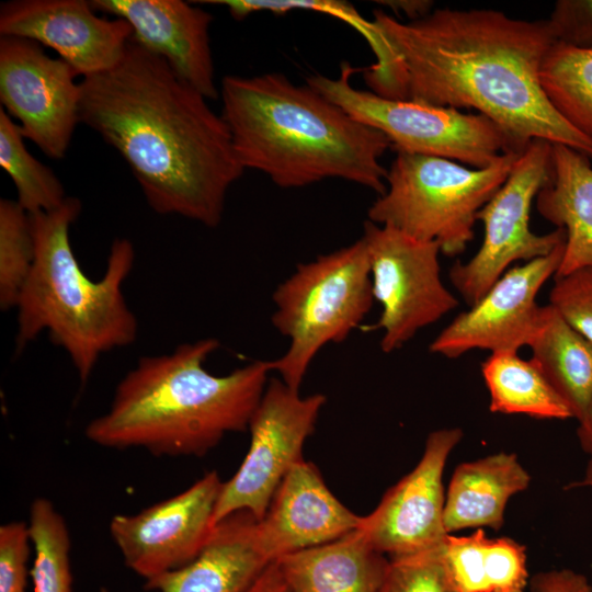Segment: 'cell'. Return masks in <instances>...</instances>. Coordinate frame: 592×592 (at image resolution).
<instances>
[{
    "label": "cell",
    "instance_id": "obj_32",
    "mask_svg": "<svg viewBox=\"0 0 592 592\" xmlns=\"http://www.w3.org/2000/svg\"><path fill=\"white\" fill-rule=\"evenodd\" d=\"M548 304L592 342V269H580L555 276Z\"/></svg>",
    "mask_w": 592,
    "mask_h": 592
},
{
    "label": "cell",
    "instance_id": "obj_33",
    "mask_svg": "<svg viewBox=\"0 0 592 592\" xmlns=\"http://www.w3.org/2000/svg\"><path fill=\"white\" fill-rule=\"evenodd\" d=\"M31 536L24 522L0 526V592H26Z\"/></svg>",
    "mask_w": 592,
    "mask_h": 592
},
{
    "label": "cell",
    "instance_id": "obj_8",
    "mask_svg": "<svg viewBox=\"0 0 592 592\" xmlns=\"http://www.w3.org/2000/svg\"><path fill=\"white\" fill-rule=\"evenodd\" d=\"M355 71L360 69L343 62L337 79L311 75L306 80L352 117L383 133L397 152L434 156L485 168L504 153L523 151L485 115L379 96L352 86Z\"/></svg>",
    "mask_w": 592,
    "mask_h": 592
},
{
    "label": "cell",
    "instance_id": "obj_2",
    "mask_svg": "<svg viewBox=\"0 0 592 592\" xmlns=\"http://www.w3.org/2000/svg\"><path fill=\"white\" fill-rule=\"evenodd\" d=\"M80 83V123L125 160L152 210L216 227L243 174L229 128L159 56L129 41Z\"/></svg>",
    "mask_w": 592,
    "mask_h": 592
},
{
    "label": "cell",
    "instance_id": "obj_26",
    "mask_svg": "<svg viewBox=\"0 0 592 592\" xmlns=\"http://www.w3.org/2000/svg\"><path fill=\"white\" fill-rule=\"evenodd\" d=\"M539 80L554 109L592 140V49L555 43L543 60Z\"/></svg>",
    "mask_w": 592,
    "mask_h": 592
},
{
    "label": "cell",
    "instance_id": "obj_23",
    "mask_svg": "<svg viewBox=\"0 0 592 592\" xmlns=\"http://www.w3.org/2000/svg\"><path fill=\"white\" fill-rule=\"evenodd\" d=\"M528 346L530 360L581 422L592 406V342L548 304Z\"/></svg>",
    "mask_w": 592,
    "mask_h": 592
},
{
    "label": "cell",
    "instance_id": "obj_19",
    "mask_svg": "<svg viewBox=\"0 0 592 592\" xmlns=\"http://www.w3.org/2000/svg\"><path fill=\"white\" fill-rule=\"evenodd\" d=\"M271 561L262 549L258 520L235 512L217 524L195 559L146 581L157 592H244Z\"/></svg>",
    "mask_w": 592,
    "mask_h": 592
},
{
    "label": "cell",
    "instance_id": "obj_5",
    "mask_svg": "<svg viewBox=\"0 0 592 592\" xmlns=\"http://www.w3.org/2000/svg\"><path fill=\"white\" fill-rule=\"evenodd\" d=\"M80 212L79 198L67 196L56 209L30 214L35 260L16 305L15 348L21 352L46 331L84 384L101 355L135 342L138 321L122 289L134 265L133 243L115 239L104 274L90 278L70 242V227Z\"/></svg>",
    "mask_w": 592,
    "mask_h": 592
},
{
    "label": "cell",
    "instance_id": "obj_7",
    "mask_svg": "<svg viewBox=\"0 0 592 592\" xmlns=\"http://www.w3.org/2000/svg\"><path fill=\"white\" fill-rule=\"evenodd\" d=\"M374 296L362 238L349 247L297 266L273 293L272 323L289 339L287 351L270 361L282 380L298 390L317 353L343 340L371 310Z\"/></svg>",
    "mask_w": 592,
    "mask_h": 592
},
{
    "label": "cell",
    "instance_id": "obj_16",
    "mask_svg": "<svg viewBox=\"0 0 592 592\" xmlns=\"http://www.w3.org/2000/svg\"><path fill=\"white\" fill-rule=\"evenodd\" d=\"M96 13L86 0H11L0 5V35L49 47L86 77L112 68L133 35L126 21Z\"/></svg>",
    "mask_w": 592,
    "mask_h": 592
},
{
    "label": "cell",
    "instance_id": "obj_17",
    "mask_svg": "<svg viewBox=\"0 0 592 592\" xmlns=\"http://www.w3.org/2000/svg\"><path fill=\"white\" fill-rule=\"evenodd\" d=\"M96 12L126 21L132 41L161 57L207 100L218 99L209 43L213 16L182 0H91Z\"/></svg>",
    "mask_w": 592,
    "mask_h": 592
},
{
    "label": "cell",
    "instance_id": "obj_11",
    "mask_svg": "<svg viewBox=\"0 0 592 592\" xmlns=\"http://www.w3.org/2000/svg\"><path fill=\"white\" fill-rule=\"evenodd\" d=\"M325 402L322 394L301 397L283 380H270L249 422V451L236 474L223 483L214 525L238 511H248L258 521L265 515L285 475L304 459L305 441Z\"/></svg>",
    "mask_w": 592,
    "mask_h": 592
},
{
    "label": "cell",
    "instance_id": "obj_40",
    "mask_svg": "<svg viewBox=\"0 0 592 592\" xmlns=\"http://www.w3.org/2000/svg\"><path fill=\"white\" fill-rule=\"evenodd\" d=\"M102 592H106L105 590H103Z\"/></svg>",
    "mask_w": 592,
    "mask_h": 592
},
{
    "label": "cell",
    "instance_id": "obj_1",
    "mask_svg": "<svg viewBox=\"0 0 592 592\" xmlns=\"http://www.w3.org/2000/svg\"><path fill=\"white\" fill-rule=\"evenodd\" d=\"M364 38L376 57L361 69L373 93L474 110L497 123L522 150L542 139L592 158V140L554 109L540 84V66L556 43L547 20L442 8L401 22L375 10Z\"/></svg>",
    "mask_w": 592,
    "mask_h": 592
},
{
    "label": "cell",
    "instance_id": "obj_36",
    "mask_svg": "<svg viewBox=\"0 0 592 592\" xmlns=\"http://www.w3.org/2000/svg\"><path fill=\"white\" fill-rule=\"evenodd\" d=\"M244 592H292L276 561L271 562Z\"/></svg>",
    "mask_w": 592,
    "mask_h": 592
},
{
    "label": "cell",
    "instance_id": "obj_37",
    "mask_svg": "<svg viewBox=\"0 0 592 592\" xmlns=\"http://www.w3.org/2000/svg\"><path fill=\"white\" fill-rule=\"evenodd\" d=\"M378 2L392 9L396 13H405L411 19L410 21L424 18L433 11V1L428 0H386Z\"/></svg>",
    "mask_w": 592,
    "mask_h": 592
},
{
    "label": "cell",
    "instance_id": "obj_31",
    "mask_svg": "<svg viewBox=\"0 0 592 592\" xmlns=\"http://www.w3.org/2000/svg\"><path fill=\"white\" fill-rule=\"evenodd\" d=\"M206 3L225 5L235 20H243L257 12L285 14L294 10H308L328 14L352 26L363 37L368 27L364 19L349 2L333 0H212Z\"/></svg>",
    "mask_w": 592,
    "mask_h": 592
},
{
    "label": "cell",
    "instance_id": "obj_29",
    "mask_svg": "<svg viewBox=\"0 0 592 592\" xmlns=\"http://www.w3.org/2000/svg\"><path fill=\"white\" fill-rule=\"evenodd\" d=\"M35 260L30 214L16 201L0 200V307L16 308Z\"/></svg>",
    "mask_w": 592,
    "mask_h": 592
},
{
    "label": "cell",
    "instance_id": "obj_35",
    "mask_svg": "<svg viewBox=\"0 0 592 592\" xmlns=\"http://www.w3.org/2000/svg\"><path fill=\"white\" fill-rule=\"evenodd\" d=\"M531 592H592V583L572 569H553L530 579Z\"/></svg>",
    "mask_w": 592,
    "mask_h": 592
},
{
    "label": "cell",
    "instance_id": "obj_14",
    "mask_svg": "<svg viewBox=\"0 0 592 592\" xmlns=\"http://www.w3.org/2000/svg\"><path fill=\"white\" fill-rule=\"evenodd\" d=\"M565 243L545 257L505 271L477 303L435 337L430 352L457 358L473 350L519 352L528 346L543 316L537 294L557 274Z\"/></svg>",
    "mask_w": 592,
    "mask_h": 592
},
{
    "label": "cell",
    "instance_id": "obj_12",
    "mask_svg": "<svg viewBox=\"0 0 592 592\" xmlns=\"http://www.w3.org/2000/svg\"><path fill=\"white\" fill-rule=\"evenodd\" d=\"M76 70L32 39L0 37V101L24 138L47 157L62 159L80 123Z\"/></svg>",
    "mask_w": 592,
    "mask_h": 592
},
{
    "label": "cell",
    "instance_id": "obj_24",
    "mask_svg": "<svg viewBox=\"0 0 592 592\" xmlns=\"http://www.w3.org/2000/svg\"><path fill=\"white\" fill-rule=\"evenodd\" d=\"M444 548L462 592H524L530 584L526 548L510 537L489 538L478 528L448 534Z\"/></svg>",
    "mask_w": 592,
    "mask_h": 592
},
{
    "label": "cell",
    "instance_id": "obj_3",
    "mask_svg": "<svg viewBox=\"0 0 592 592\" xmlns=\"http://www.w3.org/2000/svg\"><path fill=\"white\" fill-rule=\"evenodd\" d=\"M219 96L244 169L284 189L337 178L379 195L386 191L380 158L390 140L307 83L297 86L280 72L225 76Z\"/></svg>",
    "mask_w": 592,
    "mask_h": 592
},
{
    "label": "cell",
    "instance_id": "obj_39",
    "mask_svg": "<svg viewBox=\"0 0 592 592\" xmlns=\"http://www.w3.org/2000/svg\"><path fill=\"white\" fill-rule=\"evenodd\" d=\"M569 487H592V457H590L588 462L582 479L573 482Z\"/></svg>",
    "mask_w": 592,
    "mask_h": 592
},
{
    "label": "cell",
    "instance_id": "obj_34",
    "mask_svg": "<svg viewBox=\"0 0 592 592\" xmlns=\"http://www.w3.org/2000/svg\"><path fill=\"white\" fill-rule=\"evenodd\" d=\"M547 23L556 43L592 49V0H558Z\"/></svg>",
    "mask_w": 592,
    "mask_h": 592
},
{
    "label": "cell",
    "instance_id": "obj_18",
    "mask_svg": "<svg viewBox=\"0 0 592 592\" xmlns=\"http://www.w3.org/2000/svg\"><path fill=\"white\" fill-rule=\"evenodd\" d=\"M327 487L318 468L305 459L277 487L265 515L258 521L262 549L271 561L333 542L362 526Z\"/></svg>",
    "mask_w": 592,
    "mask_h": 592
},
{
    "label": "cell",
    "instance_id": "obj_9",
    "mask_svg": "<svg viewBox=\"0 0 592 592\" xmlns=\"http://www.w3.org/2000/svg\"><path fill=\"white\" fill-rule=\"evenodd\" d=\"M551 145L532 140L521 152L504 183L478 213L483 241L467 262H456L449 280L473 306L515 262L545 257L566 241L563 228L537 235L530 228L531 208L551 174Z\"/></svg>",
    "mask_w": 592,
    "mask_h": 592
},
{
    "label": "cell",
    "instance_id": "obj_13",
    "mask_svg": "<svg viewBox=\"0 0 592 592\" xmlns=\"http://www.w3.org/2000/svg\"><path fill=\"white\" fill-rule=\"evenodd\" d=\"M223 483L213 470L181 493L136 514L115 515L110 533L126 566L148 581L195 559L215 526Z\"/></svg>",
    "mask_w": 592,
    "mask_h": 592
},
{
    "label": "cell",
    "instance_id": "obj_15",
    "mask_svg": "<svg viewBox=\"0 0 592 592\" xmlns=\"http://www.w3.org/2000/svg\"><path fill=\"white\" fill-rule=\"evenodd\" d=\"M462 439L459 428L431 432L415 467L388 489L372 513L363 516L361 528L376 550L394 558L445 542L448 533L444 525L443 474Z\"/></svg>",
    "mask_w": 592,
    "mask_h": 592
},
{
    "label": "cell",
    "instance_id": "obj_25",
    "mask_svg": "<svg viewBox=\"0 0 592 592\" xmlns=\"http://www.w3.org/2000/svg\"><path fill=\"white\" fill-rule=\"evenodd\" d=\"M481 374L489 392V410L493 413L573 419L535 364L522 358L517 351L491 353L481 364Z\"/></svg>",
    "mask_w": 592,
    "mask_h": 592
},
{
    "label": "cell",
    "instance_id": "obj_10",
    "mask_svg": "<svg viewBox=\"0 0 592 592\" xmlns=\"http://www.w3.org/2000/svg\"><path fill=\"white\" fill-rule=\"evenodd\" d=\"M365 243L374 299L382 306L372 330H383L385 353L400 349L422 328L458 306L441 278L436 242L421 241L405 232L366 221Z\"/></svg>",
    "mask_w": 592,
    "mask_h": 592
},
{
    "label": "cell",
    "instance_id": "obj_22",
    "mask_svg": "<svg viewBox=\"0 0 592 592\" xmlns=\"http://www.w3.org/2000/svg\"><path fill=\"white\" fill-rule=\"evenodd\" d=\"M275 561L292 592H378L389 559L360 527Z\"/></svg>",
    "mask_w": 592,
    "mask_h": 592
},
{
    "label": "cell",
    "instance_id": "obj_20",
    "mask_svg": "<svg viewBox=\"0 0 592 592\" xmlns=\"http://www.w3.org/2000/svg\"><path fill=\"white\" fill-rule=\"evenodd\" d=\"M531 476L519 457L499 452L460 463L446 493L444 525L448 534L468 528L498 531L510 499L525 491Z\"/></svg>",
    "mask_w": 592,
    "mask_h": 592
},
{
    "label": "cell",
    "instance_id": "obj_30",
    "mask_svg": "<svg viewBox=\"0 0 592 592\" xmlns=\"http://www.w3.org/2000/svg\"><path fill=\"white\" fill-rule=\"evenodd\" d=\"M444 543L415 554L388 558L378 592H462L449 568Z\"/></svg>",
    "mask_w": 592,
    "mask_h": 592
},
{
    "label": "cell",
    "instance_id": "obj_27",
    "mask_svg": "<svg viewBox=\"0 0 592 592\" xmlns=\"http://www.w3.org/2000/svg\"><path fill=\"white\" fill-rule=\"evenodd\" d=\"M19 125L0 109V166L10 175L16 202L29 214L58 208L67 198L54 171L25 147Z\"/></svg>",
    "mask_w": 592,
    "mask_h": 592
},
{
    "label": "cell",
    "instance_id": "obj_38",
    "mask_svg": "<svg viewBox=\"0 0 592 592\" xmlns=\"http://www.w3.org/2000/svg\"><path fill=\"white\" fill-rule=\"evenodd\" d=\"M577 436L580 447L592 457V406L587 417L579 422Z\"/></svg>",
    "mask_w": 592,
    "mask_h": 592
},
{
    "label": "cell",
    "instance_id": "obj_21",
    "mask_svg": "<svg viewBox=\"0 0 592 592\" xmlns=\"http://www.w3.org/2000/svg\"><path fill=\"white\" fill-rule=\"evenodd\" d=\"M539 215L566 231L555 276L592 269V164L583 153L551 145V174L536 196Z\"/></svg>",
    "mask_w": 592,
    "mask_h": 592
},
{
    "label": "cell",
    "instance_id": "obj_28",
    "mask_svg": "<svg viewBox=\"0 0 592 592\" xmlns=\"http://www.w3.org/2000/svg\"><path fill=\"white\" fill-rule=\"evenodd\" d=\"M27 525L35 553L30 570L34 592H71L70 536L64 517L49 500L37 498Z\"/></svg>",
    "mask_w": 592,
    "mask_h": 592
},
{
    "label": "cell",
    "instance_id": "obj_4",
    "mask_svg": "<svg viewBox=\"0 0 592 592\" xmlns=\"http://www.w3.org/2000/svg\"><path fill=\"white\" fill-rule=\"evenodd\" d=\"M218 348L217 339L207 338L139 358L117 384L107 411L86 426L87 439L158 456H203L227 433L246 431L265 390L270 361L214 375L204 362Z\"/></svg>",
    "mask_w": 592,
    "mask_h": 592
},
{
    "label": "cell",
    "instance_id": "obj_6",
    "mask_svg": "<svg viewBox=\"0 0 592 592\" xmlns=\"http://www.w3.org/2000/svg\"><path fill=\"white\" fill-rule=\"evenodd\" d=\"M521 152L485 168L418 153L397 152L386 191L368 209L369 221L436 242L441 253H463L474 239L478 213L504 183Z\"/></svg>",
    "mask_w": 592,
    "mask_h": 592
}]
</instances>
